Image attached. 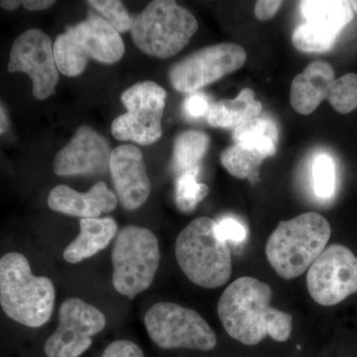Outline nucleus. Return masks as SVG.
I'll return each instance as SVG.
<instances>
[{
	"mask_svg": "<svg viewBox=\"0 0 357 357\" xmlns=\"http://www.w3.org/2000/svg\"><path fill=\"white\" fill-rule=\"evenodd\" d=\"M282 4L283 1L278 0H258L255 6V17L260 21L272 20L278 13Z\"/></svg>",
	"mask_w": 357,
	"mask_h": 357,
	"instance_id": "obj_32",
	"label": "nucleus"
},
{
	"mask_svg": "<svg viewBox=\"0 0 357 357\" xmlns=\"http://www.w3.org/2000/svg\"><path fill=\"white\" fill-rule=\"evenodd\" d=\"M55 299L53 282L33 274L24 255L8 252L0 258V306L8 318L40 328L51 319Z\"/></svg>",
	"mask_w": 357,
	"mask_h": 357,
	"instance_id": "obj_2",
	"label": "nucleus"
},
{
	"mask_svg": "<svg viewBox=\"0 0 357 357\" xmlns=\"http://www.w3.org/2000/svg\"><path fill=\"white\" fill-rule=\"evenodd\" d=\"M278 138V126L269 115H259L234 128L232 132L234 144L250 148L265 159L276 153Z\"/></svg>",
	"mask_w": 357,
	"mask_h": 357,
	"instance_id": "obj_21",
	"label": "nucleus"
},
{
	"mask_svg": "<svg viewBox=\"0 0 357 357\" xmlns=\"http://www.w3.org/2000/svg\"><path fill=\"white\" fill-rule=\"evenodd\" d=\"M55 2L51 0H25L22 1V6L29 11H41L50 8Z\"/></svg>",
	"mask_w": 357,
	"mask_h": 357,
	"instance_id": "obj_33",
	"label": "nucleus"
},
{
	"mask_svg": "<svg viewBox=\"0 0 357 357\" xmlns=\"http://www.w3.org/2000/svg\"><path fill=\"white\" fill-rule=\"evenodd\" d=\"M102 357H145L139 345L126 340H115L105 349Z\"/></svg>",
	"mask_w": 357,
	"mask_h": 357,
	"instance_id": "obj_31",
	"label": "nucleus"
},
{
	"mask_svg": "<svg viewBox=\"0 0 357 357\" xmlns=\"http://www.w3.org/2000/svg\"><path fill=\"white\" fill-rule=\"evenodd\" d=\"M110 155L105 138L84 126L56 155L54 171L59 176L100 175L109 169Z\"/></svg>",
	"mask_w": 357,
	"mask_h": 357,
	"instance_id": "obj_14",
	"label": "nucleus"
},
{
	"mask_svg": "<svg viewBox=\"0 0 357 357\" xmlns=\"http://www.w3.org/2000/svg\"><path fill=\"white\" fill-rule=\"evenodd\" d=\"M20 6H22V1H17V0H3V1H0V6L8 11L15 10Z\"/></svg>",
	"mask_w": 357,
	"mask_h": 357,
	"instance_id": "obj_34",
	"label": "nucleus"
},
{
	"mask_svg": "<svg viewBox=\"0 0 357 357\" xmlns=\"http://www.w3.org/2000/svg\"><path fill=\"white\" fill-rule=\"evenodd\" d=\"M198 29V21L188 9L175 1L156 0L133 18L130 32L143 53L167 59L183 50Z\"/></svg>",
	"mask_w": 357,
	"mask_h": 357,
	"instance_id": "obj_6",
	"label": "nucleus"
},
{
	"mask_svg": "<svg viewBox=\"0 0 357 357\" xmlns=\"http://www.w3.org/2000/svg\"><path fill=\"white\" fill-rule=\"evenodd\" d=\"M272 289L250 276L232 282L220 296L218 314L229 335L241 344L256 345L267 335L279 342L289 340L293 317L270 305Z\"/></svg>",
	"mask_w": 357,
	"mask_h": 357,
	"instance_id": "obj_1",
	"label": "nucleus"
},
{
	"mask_svg": "<svg viewBox=\"0 0 357 357\" xmlns=\"http://www.w3.org/2000/svg\"><path fill=\"white\" fill-rule=\"evenodd\" d=\"M300 9L307 25L335 41L354 20L351 2L342 0H307L300 2Z\"/></svg>",
	"mask_w": 357,
	"mask_h": 357,
	"instance_id": "obj_19",
	"label": "nucleus"
},
{
	"mask_svg": "<svg viewBox=\"0 0 357 357\" xmlns=\"http://www.w3.org/2000/svg\"><path fill=\"white\" fill-rule=\"evenodd\" d=\"M167 93L154 82H142L126 89L121 102L128 112L115 119L112 126L116 139L151 145L162 137V119Z\"/></svg>",
	"mask_w": 357,
	"mask_h": 357,
	"instance_id": "obj_9",
	"label": "nucleus"
},
{
	"mask_svg": "<svg viewBox=\"0 0 357 357\" xmlns=\"http://www.w3.org/2000/svg\"><path fill=\"white\" fill-rule=\"evenodd\" d=\"M145 328L152 342L164 349H189L213 351L218 344L211 326L190 307L161 302L148 310Z\"/></svg>",
	"mask_w": 357,
	"mask_h": 357,
	"instance_id": "obj_8",
	"label": "nucleus"
},
{
	"mask_svg": "<svg viewBox=\"0 0 357 357\" xmlns=\"http://www.w3.org/2000/svg\"><path fill=\"white\" fill-rule=\"evenodd\" d=\"M89 6L103 16L119 33L130 31L133 18L129 15L123 3L119 0H91Z\"/></svg>",
	"mask_w": 357,
	"mask_h": 357,
	"instance_id": "obj_27",
	"label": "nucleus"
},
{
	"mask_svg": "<svg viewBox=\"0 0 357 357\" xmlns=\"http://www.w3.org/2000/svg\"><path fill=\"white\" fill-rule=\"evenodd\" d=\"M199 174H181L175 184V202L178 210L192 211L208 194V187L198 182Z\"/></svg>",
	"mask_w": 357,
	"mask_h": 357,
	"instance_id": "obj_24",
	"label": "nucleus"
},
{
	"mask_svg": "<svg viewBox=\"0 0 357 357\" xmlns=\"http://www.w3.org/2000/svg\"><path fill=\"white\" fill-rule=\"evenodd\" d=\"M326 100L342 114L357 109V75L351 73L335 79Z\"/></svg>",
	"mask_w": 357,
	"mask_h": 357,
	"instance_id": "obj_25",
	"label": "nucleus"
},
{
	"mask_svg": "<svg viewBox=\"0 0 357 357\" xmlns=\"http://www.w3.org/2000/svg\"><path fill=\"white\" fill-rule=\"evenodd\" d=\"M210 143V136L203 131L188 130L178 134L174 141L172 160L177 176L188 172L199 174Z\"/></svg>",
	"mask_w": 357,
	"mask_h": 357,
	"instance_id": "obj_22",
	"label": "nucleus"
},
{
	"mask_svg": "<svg viewBox=\"0 0 357 357\" xmlns=\"http://www.w3.org/2000/svg\"><path fill=\"white\" fill-rule=\"evenodd\" d=\"M107 326L98 307L82 299L66 300L59 312V325L45 342L47 357H79L93 344V337Z\"/></svg>",
	"mask_w": 357,
	"mask_h": 357,
	"instance_id": "obj_12",
	"label": "nucleus"
},
{
	"mask_svg": "<svg viewBox=\"0 0 357 357\" xmlns=\"http://www.w3.org/2000/svg\"><path fill=\"white\" fill-rule=\"evenodd\" d=\"M292 42L297 50L305 53H326L332 50L337 41L319 34L304 23L294 30Z\"/></svg>",
	"mask_w": 357,
	"mask_h": 357,
	"instance_id": "obj_28",
	"label": "nucleus"
},
{
	"mask_svg": "<svg viewBox=\"0 0 357 357\" xmlns=\"http://www.w3.org/2000/svg\"><path fill=\"white\" fill-rule=\"evenodd\" d=\"M51 210L82 218H96L116 208L117 197L105 182H98L86 192L60 185L52 190L48 198Z\"/></svg>",
	"mask_w": 357,
	"mask_h": 357,
	"instance_id": "obj_16",
	"label": "nucleus"
},
{
	"mask_svg": "<svg viewBox=\"0 0 357 357\" xmlns=\"http://www.w3.org/2000/svg\"><path fill=\"white\" fill-rule=\"evenodd\" d=\"M53 48L58 70L68 77L79 76L89 60L114 64L124 54L119 33L103 17L91 13L86 20L59 35Z\"/></svg>",
	"mask_w": 357,
	"mask_h": 357,
	"instance_id": "obj_5",
	"label": "nucleus"
},
{
	"mask_svg": "<svg viewBox=\"0 0 357 357\" xmlns=\"http://www.w3.org/2000/svg\"><path fill=\"white\" fill-rule=\"evenodd\" d=\"M175 255L181 270L199 287H222L231 276L229 244L218 236L215 222L210 218H195L180 232Z\"/></svg>",
	"mask_w": 357,
	"mask_h": 357,
	"instance_id": "obj_4",
	"label": "nucleus"
},
{
	"mask_svg": "<svg viewBox=\"0 0 357 357\" xmlns=\"http://www.w3.org/2000/svg\"><path fill=\"white\" fill-rule=\"evenodd\" d=\"M158 239L151 230L129 225L115 236L112 252V284L117 293L133 299L153 283L158 271Z\"/></svg>",
	"mask_w": 357,
	"mask_h": 357,
	"instance_id": "obj_7",
	"label": "nucleus"
},
{
	"mask_svg": "<svg viewBox=\"0 0 357 357\" xmlns=\"http://www.w3.org/2000/svg\"><path fill=\"white\" fill-rule=\"evenodd\" d=\"M262 112V103L256 100L255 91L246 88L236 98L211 103L206 121L213 128H236Z\"/></svg>",
	"mask_w": 357,
	"mask_h": 357,
	"instance_id": "obj_20",
	"label": "nucleus"
},
{
	"mask_svg": "<svg viewBox=\"0 0 357 357\" xmlns=\"http://www.w3.org/2000/svg\"><path fill=\"white\" fill-rule=\"evenodd\" d=\"M351 2V6L352 10H354V13H357V0H354V1H349Z\"/></svg>",
	"mask_w": 357,
	"mask_h": 357,
	"instance_id": "obj_35",
	"label": "nucleus"
},
{
	"mask_svg": "<svg viewBox=\"0 0 357 357\" xmlns=\"http://www.w3.org/2000/svg\"><path fill=\"white\" fill-rule=\"evenodd\" d=\"M218 236L225 243H243L248 238V229L241 220L231 217L215 222Z\"/></svg>",
	"mask_w": 357,
	"mask_h": 357,
	"instance_id": "obj_29",
	"label": "nucleus"
},
{
	"mask_svg": "<svg viewBox=\"0 0 357 357\" xmlns=\"http://www.w3.org/2000/svg\"><path fill=\"white\" fill-rule=\"evenodd\" d=\"M246 60L248 53L241 45H211L173 65L169 70V81L180 93H196L241 69Z\"/></svg>",
	"mask_w": 357,
	"mask_h": 357,
	"instance_id": "obj_10",
	"label": "nucleus"
},
{
	"mask_svg": "<svg viewBox=\"0 0 357 357\" xmlns=\"http://www.w3.org/2000/svg\"><path fill=\"white\" fill-rule=\"evenodd\" d=\"M211 103L208 96L202 91L189 93L182 105L183 114L192 121L206 117Z\"/></svg>",
	"mask_w": 357,
	"mask_h": 357,
	"instance_id": "obj_30",
	"label": "nucleus"
},
{
	"mask_svg": "<svg viewBox=\"0 0 357 357\" xmlns=\"http://www.w3.org/2000/svg\"><path fill=\"white\" fill-rule=\"evenodd\" d=\"M8 72L28 75L33 84V96L37 100L50 98L59 82L50 37L36 28L21 34L11 48Z\"/></svg>",
	"mask_w": 357,
	"mask_h": 357,
	"instance_id": "obj_13",
	"label": "nucleus"
},
{
	"mask_svg": "<svg viewBox=\"0 0 357 357\" xmlns=\"http://www.w3.org/2000/svg\"><path fill=\"white\" fill-rule=\"evenodd\" d=\"M264 160L261 154L241 144L231 145L220 154L222 166L232 177L248 178L252 183L258 181L260 166Z\"/></svg>",
	"mask_w": 357,
	"mask_h": 357,
	"instance_id": "obj_23",
	"label": "nucleus"
},
{
	"mask_svg": "<svg viewBox=\"0 0 357 357\" xmlns=\"http://www.w3.org/2000/svg\"><path fill=\"white\" fill-rule=\"evenodd\" d=\"M312 183L319 198L331 199L337 187V173L332 157L321 154L316 157L312 164Z\"/></svg>",
	"mask_w": 357,
	"mask_h": 357,
	"instance_id": "obj_26",
	"label": "nucleus"
},
{
	"mask_svg": "<svg viewBox=\"0 0 357 357\" xmlns=\"http://www.w3.org/2000/svg\"><path fill=\"white\" fill-rule=\"evenodd\" d=\"M109 171L115 192L124 208L136 210L149 198L151 183L142 152L137 147L121 145L112 150Z\"/></svg>",
	"mask_w": 357,
	"mask_h": 357,
	"instance_id": "obj_15",
	"label": "nucleus"
},
{
	"mask_svg": "<svg viewBox=\"0 0 357 357\" xmlns=\"http://www.w3.org/2000/svg\"><path fill=\"white\" fill-rule=\"evenodd\" d=\"M330 222L314 211L282 220L268 237L267 259L281 278L293 280L304 274L326 248Z\"/></svg>",
	"mask_w": 357,
	"mask_h": 357,
	"instance_id": "obj_3",
	"label": "nucleus"
},
{
	"mask_svg": "<svg viewBox=\"0 0 357 357\" xmlns=\"http://www.w3.org/2000/svg\"><path fill=\"white\" fill-rule=\"evenodd\" d=\"M335 81L332 66L325 61H314L294 77L290 91L293 109L302 115L312 114L326 100Z\"/></svg>",
	"mask_w": 357,
	"mask_h": 357,
	"instance_id": "obj_17",
	"label": "nucleus"
},
{
	"mask_svg": "<svg viewBox=\"0 0 357 357\" xmlns=\"http://www.w3.org/2000/svg\"><path fill=\"white\" fill-rule=\"evenodd\" d=\"M119 227L114 218H82L79 220V234L66 248V261L76 264L107 248L117 236Z\"/></svg>",
	"mask_w": 357,
	"mask_h": 357,
	"instance_id": "obj_18",
	"label": "nucleus"
},
{
	"mask_svg": "<svg viewBox=\"0 0 357 357\" xmlns=\"http://www.w3.org/2000/svg\"><path fill=\"white\" fill-rule=\"evenodd\" d=\"M307 287L321 306L340 304L357 292V257L342 244H332L307 270Z\"/></svg>",
	"mask_w": 357,
	"mask_h": 357,
	"instance_id": "obj_11",
	"label": "nucleus"
}]
</instances>
